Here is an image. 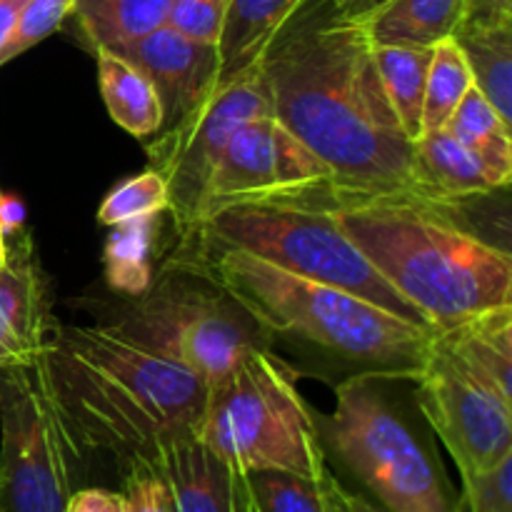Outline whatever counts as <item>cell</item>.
<instances>
[{"mask_svg": "<svg viewBox=\"0 0 512 512\" xmlns=\"http://www.w3.org/2000/svg\"><path fill=\"white\" fill-rule=\"evenodd\" d=\"M260 75L270 113L328 168V208L363 200L440 208L380 83L373 38L333 0L295 10L265 50Z\"/></svg>", "mask_w": 512, "mask_h": 512, "instance_id": "6da1fadb", "label": "cell"}, {"mask_svg": "<svg viewBox=\"0 0 512 512\" xmlns=\"http://www.w3.org/2000/svg\"><path fill=\"white\" fill-rule=\"evenodd\" d=\"M45 388L75 455L123 460L195 433L208 383L115 330L53 320L38 353Z\"/></svg>", "mask_w": 512, "mask_h": 512, "instance_id": "7a4b0ae2", "label": "cell"}, {"mask_svg": "<svg viewBox=\"0 0 512 512\" xmlns=\"http://www.w3.org/2000/svg\"><path fill=\"white\" fill-rule=\"evenodd\" d=\"M193 265L230 295L265 335L275 333L320 350L350 375L415 380L428 365L438 330L398 318L335 285L300 278L243 250L203 243Z\"/></svg>", "mask_w": 512, "mask_h": 512, "instance_id": "3957f363", "label": "cell"}, {"mask_svg": "<svg viewBox=\"0 0 512 512\" xmlns=\"http://www.w3.org/2000/svg\"><path fill=\"white\" fill-rule=\"evenodd\" d=\"M330 213L438 333L485 310L512 305L508 250L463 228L448 210L410 200H363L333 205Z\"/></svg>", "mask_w": 512, "mask_h": 512, "instance_id": "277c9868", "label": "cell"}, {"mask_svg": "<svg viewBox=\"0 0 512 512\" xmlns=\"http://www.w3.org/2000/svg\"><path fill=\"white\" fill-rule=\"evenodd\" d=\"M395 380L358 373L338 383L333 413L315 415L325 460L380 512H463L428 423L400 403Z\"/></svg>", "mask_w": 512, "mask_h": 512, "instance_id": "5b68a950", "label": "cell"}, {"mask_svg": "<svg viewBox=\"0 0 512 512\" xmlns=\"http://www.w3.org/2000/svg\"><path fill=\"white\" fill-rule=\"evenodd\" d=\"M195 438L238 473L285 470L318 480L328 470L298 373L268 348L250 350L208 385Z\"/></svg>", "mask_w": 512, "mask_h": 512, "instance_id": "8992f818", "label": "cell"}, {"mask_svg": "<svg viewBox=\"0 0 512 512\" xmlns=\"http://www.w3.org/2000/svg\"><path fill=\"white\" fill-rule=\"evenodd\" d=\"M190 235H198L203 243L243 250L300 278L343 288L398 318L430 328L423 315L360 253L325 205H230L195 225Z\"/></svg>", "mask_w": 512, "mask_h": 512, "instance_id": "52a82bcc", "label": "cell"}, {"mask_svg": "<svg viewBox=\"0 0 512 512\" xmlns=\"http://www.w3.org/2000/svg\"><path fill=\"white\" fill-rule=\"evenodd\" d=\"M103 325L208 385L228 375L250 350L268 348L255 320L193 265L153 278Z\"/></svg>", "mask_w": 512, "mask_h": 512, "instance_id": "ba28073f", "label": "cell"}, {"mask_svg": "<svg viewBox=\"0 0 512 512\" xmlns=\"http://www.w3.org/2000/svg\"><path fill=\"white\" fill-rule=\"evenodd\" d=\"M73 455L38 355L0 365V510L63 512Z\"/></svg>", "mask_w": 512, "mask_h": 512, "instance_id": "9c48e42d", "label": "cell"}, {"mask_svg": "<svg viewBox=\"0 0 512 512\" xmlns=\"http://www.w3.org/2000/svg\"><path fill=\"white\" fill-rule=\"evenodd\" d=\"M270 113L260 65L233 83L210 90L193 110L153 135L148 145L150 168L168 185V210L183 233L198 223L210 175L230 138L248 120Z\"/></svg>", "mask_w": 512, "mask_h": 512, "instance_id": "30bf717a", "label": "cell"}, {"mask_svg": "<svg viewBox=\"0 0 512 512\" xmlns=\"http://www.w3.org/2000/svg\"><path fill=\"white\" fill-rule=\"evenodd\" d=\"M330 173L273 113L248 120L220 155L198 223L218 210L243 203L325 205ZM195 223V225H198ZM193 225V228H195Z\"/></svg>", "mask_w": 512, "mask_h": 512, "instance_id": "8fae6325", "label": "cell"}, {"mask_svg": "<svg viewBox=\"0 0 512 512\" xmlns=\"http://www.w3.org/2000/svg\"><path fill=\"white\" fill-rule=\"evenodd\" d=\"M413 385L430 433L453 455L460 478L485 473L512 455V405L463 373L448 355L433 348Z\"/></svg>", "mask_w": 512, "mask_h": 512, "instance_id": "7c38bea8", "label": "cell"}, {"mask_svg": "<svg viewBox=\"0 0 512 512\" xmlns=\"http://www.w3.org/2000/svg\"><path fill=\"white\" fill-rule=\"evenodd\" d=\"M115 53L138 65L155 85L163 103V128L208 98L218 83L215 45L188 38L168 23L123 48H115Z\"/></svg>", "mask_w": 512, "mask_h": 512, "instance_id": "4fadbf2b", "label": "cell"}, {"mask_svg": "<svg viewBox=\"0 0 512 512\" xmlns=\"http://www.w3.org/2000/svg\"><path fill=\"white\" fill-rule=\"evenodd\" d=\"M53 315L28 240L0 268V365L28 363L43 350Z\"/></svg>", "mask_w": 512, "mask_h": 512, "instance_id": "5bb4252c", "label": "cell"}, {"mask_svg": "<svg viewBox=\"0 0 512 512\" xmlns=\"http://www.w3.org/2000/svg\"><path fill=\"white\" fill-rule=\"evenodd\" d=\"M148 458L168 483L175 512H235L238 470L210 453L195 433L165 440Z\"/></svg>", "mask_w": 512, "mask_h": 512, "instance_id": "9a60e30c", "label": "cell"}, {"mask_svg": "<svg viewBox=\"0 0 512 512\" xmlns=\"http://www.w3.org/2000/svg\"><path fill=\"white\" fill-rule=\"evenodd\" d=\"M435 348L512 405V305L485 310L440 330Z\"/></svg>", "mask_w": 512, "mask_h": 512, "instance_id": "2e32d148", "label": "cell"}, {"mask_svg": "<svg viewBox=\"0 0 512 512\" xmlns=\"http://www.w3.org/2000/svg\"><path fill=\"white\" fill-rule=\"evenodd\" d=\"M305 0H230L218 50V83L228 85L260 65L265 50Z\"/></svg>", "mask_w": 512, "mask_h": 512, "instance_id": "e0dca14e", "label": "cell"}, {"mask_svg": "<svg viewBox=\"0 0 512 512\" xmlns=\"http://www.w3.org/2000/svg\"><path fill=\"white\" fill-rule=\"evenodd\" d=\"M415 160L425 190L448 213L498 190L475 150L455 140L448 130L420 135L415 140Z\"/></svg>", "mask_w": 512, "mask_h": 512, "instance_id": "ac0fdd59", "label": "cell"}, {"mask_svg": "<svg viewBox=\"0 0 512 512\" xmlns=\"http://www.w3.org/2000/svg\"><path fill=\"white\" fill-rule=\"evenodd\" d=\"M98 80L110 118L133 138L148 140L163 128V103L148 75L115 50L98 48Z\"/></svg>", "mask_w": 512, "mask_h": 512, "instance_id": "d6986e66", "label": "cell"}, {"mask_svg": "<svg viewBox=\"0 0 512 512\" xmlns=\"http://www.w3.org/2000/svg\"><path fill=\"white\" fill-rule=\"evenodd\" d=\"M463 10L465 0H390L363 25L375 45L433 48L440 40L453 38Z\"/></svg>", "mask_w": 512, "mask_h": 512, "instance_id": "ffe728a7", "label": "cell"}, {"mask_svg": "<svg viewBox=\"0 0 512 512\" xmlns=\"http://www.w3.org/2000/svg\"><path fill=\"white\" fill-rule=\"evenodd\" d=\"M455 140L475 150L483 160L485 170L493 178L495 188H505L512 175V135L510 123L498 113L493 103L480 93L478 88H470L458 108L448 118L445 128Z\"/></svg>", "mask_w": 512, "mask_h": 512, "instance_id": "44dd1931", "label": "cell"}, {"mask_svg": "<svg viewBox=\"0 0 512 512\" xmlns=\"http://www.w3.org/2000/svg\"><path fill=\"white\" fill-rule=\"evenodd\" d=\"M175 0H75L73 15L90 48H123L168 23Z\"/></svg>", "mask_w": 512, "mask_h": 512, "instance_id": "7402d4cb", "label": "cell"}, {"mask_svg": "<svg viewBox=\"0 0 512 512\" xmlns=\"http://www.w3.org/2000/svg\"><path fill=\"white\" fill-rule=\"evenodd\" d=\"M473 73L475 88L512 120V20L490 25H458L453 33Z\"/></svg>", "mask_w": 512, "mask_h": 512, "instance_id": "603a6c76", "label": "cell"}, {"mask_svg": "<svg viewBox=\"0 0 512 512\" xmlns=\"http://www.w3.org/2000/svg\"><path fill=\"white\" fill-rule=\"evenodd\" d=\"M430 60L433 48L423 45H375L380 83L390 108L413 143L423 133V98Z\"/></svg>", "mask_w": 512, "mask_h": 512, "instance_id": "cb8c5ba5", "label": "cell"}, {"mask_svg": "<svg viewBox=\"0 0 512 512\" xmlns=\"http://www.w3.org/2000/svg\"><path fill=\"white\" fill-rule=\"evenodd\" d=\"M155 220L150 218L125 220V223L110 225L108 243H105V278L115 293H123L125 298L140 295L153 283V253L155 243Z\"/></svg>", "mask_w": 512, "mask_h": 512, "instance_id": "d4e9b609", "label": "cell"}, {"mask_svg": "<svg viewBox=\"0 0 512 512\" xmlns=\"http://www.w3.org/2000/svg\"><path fill=\"white\" fill-rule=\"evenodd\" d=\"M475 85L470 65L455 38H445L433 45V60L425 80L423 98V133L443 130L453 110Z\"/></svg>", "mask_w": 512, "mask_h": 512, "instance_id": "484cf974", "label": "cell"}, {"mask_svg": "<svg viewBox=\"0 0 512 512\" xmlns=\"http://www.w3.org/2000/svg\"><path fill=\"white\" fill-rule=\"evenodd\" d=\"M255 512H328L323 485L313 478L285 470H253L243 473Z\"/></svg>", "mask_w": 512, "mask_h": 512, "instance_id": "4316f807", "label": "cell"}, {"mask_svg": "<svg viewBox=\"0 0 512 512\" xmlns=\"http://www.w3.org/2000/svg\"><path fill=\"white\" fill-rule=\"evenodd\" d=\"M165 210H168V185L158 170L150 168L115 185L100 203L98 220L110 228L125 220L160 215Z\"/></svg>", "mask_w": 512, "mask_h": 512, "instance_id": "83f0119b", "label": "cell"}, {"mask_svg": "<svg viewBox=\"0 0 512 512\" xmlns=\"http://www.w3.org/2000/svg\"><path fill=\"white\" fill-rule=\"evenodd\" d=\"M73 8L75 0H25L13 35L5 43V48L0 50V68L13 58H18V55H23L33 45H38L48 35H53L55 30H60V25L73 13Z\"/></svg>", "mask_w": 512, "mask_h": 512, "instance_id": "f1b7e54d", "label": "cell"}, {"mask_svg": "<svg viewBox=\"0 0 512 512\" xmlns=\"http://www.w3.org/2000/svg\"><path fill=\"white\" fill-rule=\"evenodd\" d=\"M463 510L512 512V455L495 468L463 478Z\"/></svg>", "mask_w": 512, "mask_h": 512, "instance_id": "f546056e", "label": "cell"}, {"mask_svg": "<svg viewBox=\"0 0 512 512\" xmlns=\"http://www.w3.org/2000/svg\"><path fill=\"white\" fill-rule=\"evenodd\" d=\"M228 3L230 0H175L168 15V25H173L188 38L215 45L220 38Z\"/></svg>", "mask_w": 512, "mask_h": 512, "instance_id": "4dcf8cb0", "label": "cell"}, {"mask_svg": "<svg viewBox=\"0 0 512 512\" xmlns=\"http://www.w3.org/2000/svg\"><path fill=\"white\" fill-rule=\"evenodd\" d=\"M63 512H128L123 493L108 488L73 490Z\"/></svg>", "mask_w": 512, "mask_h": 512, "instance_id": "1f68e13d", "label": "cell"}, {"mask_svg": "<svg viewBox=\"0 0 512 512\" xmlns=\"http://www.w3.org/2000/svg\"><path fill=\"white\" fill-rule=\"evenodd\" d=\"M320 485H323V498L328 512H380L370 503H365L360 495H355L353 490L345 488L343 480L330 470V465L323 473V478H320Z\"/></svg>", "mask_w": 512, "mask_h": 512, "instance_id": "d6a6232c", "label": "cell"}, {"mask_svg": "<svg viewBox=\"0 0 512 512\" xmlns=\"http://www.w3.org/2000/svg\"><path fill=\"white\" fill-rule=\"evenodd\" d=\"M512 20V0H465L460 25H490Z\"/></svg>", "mask_w": 512, "mask_h": 512, "instance_id": "836d02e7", "label": "cell"}, {"mask_svg": "<svg viewBox=\"0 0 512 512\" xmlns=\"http://www.w3.org/2000/svg\"><path fill=\"white\" fill-rule=\"evenodd\" d=\"M333 3L343 15L358 20V23H365V20L373 18L383 5H388L390 0H333Z\"/></svg>", "mask_w": 512, "mask_h": 512, "instance_id": "e575fe53", "label": "cell"}, {"mask_svg": "<svg viewBox=\"0 0 512 512\" xmlns=\"http://www.w3.org/2000/svg\"><path fill=\"white\" fill-rule=\"evenodd\" d=\"M23 5L25 0H0V50L5 48V43H8L10 35H13Z\"/></svg>", "mask_w": 512, "mask_h": 512, "instance_id": "d590c367", "label": "cell"}, {"mask_svg": "<svg viewBox=\"0 0 512 512\" xmlns=\"http://www.w3.org/2000/svg\"><path fill=\"white\" fill-rule=\"evenodd\" d=\"M20 220H23V208L18 205V200L0 193V233L8 235L18 230Z\"/></svg>", "mask_w": 512, "mask_h": 512, "instance_id": "8d00e7d4", "label": "cell"}, {"mask_svg": "<svg viewBox=\"0 0 512 512\" xmlns=\"http://www.w3.org/2000/svg\"><path fill=\"white\" fill-rule=\"evenodd\" d=\"M235 512H255L253 498H250V490L243 473H238V500H235Z\"/></svg>", "mask_w": 512, "mask_h": 512, "instance_id": "74e56055", "label": "cell"}, {"mask_svg": "<svg viewBox=\"0 0 512 512\" xmlns=\"http://www.w3.org/2000/svg\"><path fill=\"white\" fill-rule=\"evenodd\" d=\"M5 260H8V245H5V235L0 233V268L5 265Z\"/></svg>", "mask_w": 512, "mask_h": 512, "instance_id": "f35d334b", "label": "cell"}, {"mask_svg": "<svg viewBox=\"0 0 512 512\" xmlns=\"http://www.w3.org/2000/svg\"><path fill=\"white\" fill-rule=\"evenodd\" d=\"M0 512H3V510H0Z\"/></svg>", "mask_w": 512, "mask_h": 512, "instance_id": "ab89813d", "label": "cell"}]
</instances>
